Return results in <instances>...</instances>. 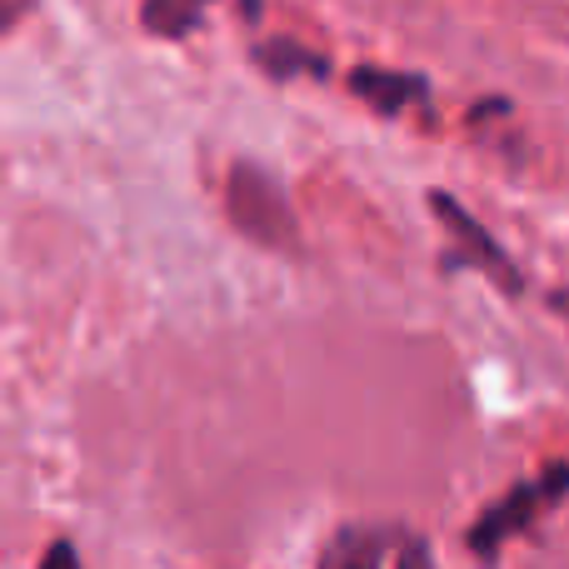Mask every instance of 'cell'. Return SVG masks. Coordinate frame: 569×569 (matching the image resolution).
<instances>
[{
	"mask_svg": "<svg viewBox=\"0 0 569 569\" xmlns=\"http://www.w3.org/2000/svg\"><path fill=\"white\" fill-rule=\"evenodd\" d=\"M350 90L355 100H365L380 116H400L410 106H425L430 100V80L410 76V70H385V66H355L350 70Z\"/></svg>",
	"mask_w": 569,
	"mask_h": 569,
	"instance_id": "5",
	"label": "cell"
},
{
	"mask_svg": "<svg viewBox=\"0 0 569 569\" xmlns=\"http://www.w3.org/2000/svg\"><path fill=\"white\" fill-rule=\"evenodd\" d=\"M565 500H569V460H555V465H545L535 480H520L505 500H495L490 510L470 525L465 545H470L480 560H495V555H505L515 540H525V535Z\"/></svg>",
	"mask_w": 569,
	"mask_h": 569,
	"instance_id": "1",
	"label": "cell"
},
{
	"mask_svg": "<svg viewBox=\"0 0 569 569\" xmlns=\"http://www.w3.org/2000/svg\"><path fill=\"white\" fill-rule=\"evenodd\" d=\"M430 206H435V220L450 230V270H480V276L495 280L505 295H525V270L515 266L510 250H505L500 240H495L490 230L460 206V200L445 196V190H435Z\"/></svg>",
	"mask_w": 569,
	"mask_h": 569,
	"instance_id": "4",
	"label": "cell"
},
{
	"mask_svg": "<svg viewBox=\"0 0 569 569\" xmlns=\"http://www.w3.org/2000/svg\"><path fill=\"white\" fill-rule=\"evenodd\" d=\"M325 569H430L435 550L405 525H345L320 550Z\"/></svg>",
	"mask_w": 569,
	"mask_h": 569,
	"instance_id": "3",
	"label": "cell"
},
{
	"mask_svg": "<svg viewBox=\"0 0 569 569\" xmlns=\"http://www.w3.org/2000/svg\"><path fill=\"white\" fill-rule=\"evenodd\" d=\"M46 560H50V565H70V560H80V555H76V550H70V545H56V550H50V555H46Z\"/></svg>",
	"mask_w": 569,
	"mask_h": 569,
	"instance_id": "7",
	"label": "cell"
},
{
	"mask_svg": "<svg viewBox=\"0 0 569 569\" xmlns=\"http://www.w3.org/2000/svg\"><path fill=\"white\" fill-rule=\"evenodd\" d=\"M256 66L266 70L270 80H300V76H310V80H325L330 76V60L320 56V50H305V46H295V40H266V46H256Z\"/></svg>",
	"mask_w": 569,
	"mask_h": 569,
	"instance_id": "6",
	"label": "cell"
},
{
	"mask_svg": "<svg viewBox=\"0 0 569 569\" xmlns=\"http://www.w3.org/2000/svg\"><path fill=\"white\" fill-rule=\"evenodd\" d=\"M550 310H555V315H565V320H569V290H555V295H550Z\"/></svg>",
	"mask_w": 569,
	"mask_h": 569,
	"instance_id": "8",
	"label": "cell"
},
{
	"mask_svg": "<svg viewBox=\"0 0 569 569\" xmlns=\"http://www.w3.org/2000/svg\"><path fill=\"white\" fill-rule=\"evenodd\" d=\"M226 210L246 240L280 250V256H300V220H295L290 196H284V186L270 170L236 160L226 180Z\"/></svg>",
	"mask_w": 569,
	"mask_h": 569,
	"instance_id": "2",
	"label": "cell"
}]
</instances>
